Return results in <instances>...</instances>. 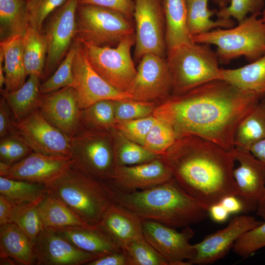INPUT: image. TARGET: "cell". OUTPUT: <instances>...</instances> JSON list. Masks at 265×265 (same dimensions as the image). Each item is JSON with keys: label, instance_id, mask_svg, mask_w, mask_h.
Wrapping results in <instances>:
<instances>
[{"label": "cell", "instance_id": "39", "mask_svg": "<svg viewBox=\"0 0 265 265\" xmlns=\"http://www.w3.org/2000/svg\"><path fill=\"white\" fill-rule=\"evenodd\" d=\"M124 249L128 255L129 265H169L145 238L131 241Z\"/></svg>", "mask_w": 265, "mask_h": 265}, {"label": "cell", "instance_id": "54", "mask_svg": "<svg viewBox=\"0 0 265 265\" xmlns=\"http://www.w3.org/2000/svg\"><path fill=\"white\" fill-rule=\"evenodd\" d=\"M256 212L258 215L265 220V188L258 202Z\"/></svg>", "mask_w": 265, "mask_h": 265}, {"label": "cell", "instance_id": "30", "mask_svg": "<svg viewBox=\"0 0 265 265\" xmlns=\"http://www.w3.org/2000/svg\"><path fill=\"white\" fill-rule=\"evenodd\" d=\"M265 138V99L238 125L235 132V148L250 151L253 144Z\"/></svg>", "mask_w": 265, "mask_h": 265}, {"label": "cell", "instance_id": "42", "mask_svg": "<svg viewBox=\"0 0 265 265\" xmlns=\"http://www.w3.org/2000/svg\"><path fill=\"white\" fill-rule=\"evenodd\" d=\"M265 4L264 0H230L229 5L216 10L217 19H236L242 22L248 14L260 15Z\"/></svg>", "mask_w": 265, "mask_h": 265}, {"label": "cell", "instance_id": "41", "mask_svg": "<svg viewBox=\"0 0 265 265\" xmlns=\"http://www.w3.org/2000/svg\"><path fill=\"white\" fill-rule=\"evenodd\" d=\"M157 106L155 103L132 99L114 101L116 122L136 119L152 115Z\"/></svg>", "mask_w": 265, "mask_h": 265}, {"label": "cell", "instance_id": "21", "mask_svg": "<svg viewBox=\"0 0 265 265\" xmlns=\"http://www.w3.org/2000/svg\"><path fill=\"white\" fill-rule=\"evenodd\" d=\"M96 227L119 249H124L131 241L144 238L143 220L113 201Z\"/></svg>", "mask_w": 265, "mask_h": 265}, {"label": "cell", "instance_id": "6", "mask_svg": "<svg viewBox=\"0 0 265 265\" xmlns=\"http://www.w3.org/2000/svg\"><path fill=\"white\" fill-rule=\"evenodd\" d=\"M259 15L246 17L237 26L218 28L193 37L195 43L213 45L220 63L243 56L254 61L265 54V25Z\"/></svg>", "mask_w": 265, "mask_h": 265}, {"label": "cell", "instance_id": "45", "mask_svg": "<svg viewBox=\"0 0 265 265\" xmlns=\"http://www.w3.org/2000/svg\"><path fill=\"white\" fill-rule=\"evenodd\" d=\"M67 0H28L26 1L29 26L42 32L43 24L53 12Z\"/></svg>", "mask_w": 265, "mask_h": 265}, {"label": "cell", "instance_id": "18", "mask_svg": "<svg viewBox=\"0 0 265 265\" xmlns=\"http://www.w3.org/2000/svg\"><path fill=\"white\" fill-rule=\"evenodd\" d=\"M240 165L234 169L233 176L238 192L236 195L242 206L243 213L256 211L265 188V164L250 151L234 148L230 152Z\"/></svg>", "mask_w": 265, "mask_h": 265}, {"label": "cell", "instance_id": "49", "mask_svg": "<svg viewBox=\"0 0 265 265\" xmlns=\"http://www.w3.org/2000/svg\"><path fill=\"white\" fill-rule=\"evenodd\" d=\"M87 265H129L128 255L124 249L106 255L88 263Z\"/></svg>", "mask_w": 265, "mask_h": 265}, {"label": "cell", "instance_id": "51", "mask_svg": "<svg viewBox=\"0 0 265 265\" xmlns=\"http://www.w3.org/2000/svg\"><path fill=\"white\" fill-rule=\"evenodd\" d=\"M208 212L212 219L217 223L225 221L230 214L220 202L212 205L210 208Z\"/></svg>", "mask_w": 265, "mask_h": 265}, {"label": "cell", "instance_id": "22", "mask_svg": "<svg viewBox=\"0 0 265 265\" xmlns=\"http://www.w3.org/2000/svg\"><path fill=\"white\" fill-rule=\"evenodd\" d=\"M73 161L70 157L33 152L10 165L4 177L45 185L60 174Z\"/></svg>", "mask_w": 265, "mask_h": 265}, {"label": "cell", "instance_id": "33", "mask_svg": "<svg viewBox=\"0 0 265 265\" xmlns=\"http://www.w3.org/2000/svg\"><path fill=\"white\" fill-rule=\"evenodd\" d=\"M23 45L27 76L33 75L42 80L48 53L45 34L29 26L23 37Z\"/></svg>", "mask_w": 265, "mask_h": 265}, {"label": "cell", "instance_id": "37", "mask_svg": "<svg viewBox=\"0 0 265 265\" xmlns=\"http://www.w3.org/2000/svg\"><path fill=\"white\" fill-rule=\"evenodd\" d=\"M75 51L74 41L68 53L54 72L40 85L42 94L66 87H74L73 62Z\"/></svg>", "mask_w": 265, "mask_h": 265}, {"label": "cell", "instance_id": "14", "mask_svg": "<svg viewBox=\"0 0 265 265\" xmlns=\"http://www.w3.org/2000/svg\"><path fill=\"white\" fill-rule=\"evenodd\" d=\"M145 239L168 263L169 265H190L195 256V249L190 243L194 232L189 226L181 232L160 223L143 221Z\"/></svg>", "mask_w": 265, "mask_h": 265}, {"label": "cell", "instance_id": "8", "mask_svg": "<svg viewBox=\"0 0 265 265\" xmlns=\"http://www.w3.org/2000/svg\"><path fill=\"white\" fill-rule=\"evenodd\" d=\"M69 140L71 157L78 167L101 181L112 177L115 164L110 131L82 129Z\"/></svg>", "mask_w": 265, "mask_h": 265}, {"label": "cell", "instance_id": "34", "mask_svg": "<svg viewBox=\"0 0 265 265\" xmlns=\"http://www.w3.org/2000/svg\"><path fill=\"white\" fill-rule=\"evenodd\" d=\"M47 191L44 184L0 177V195L16 206L38 204Z\"/></svg>", "mask_w": 265, "mask_h": 265}, {"label": "cell", "instance_id": "43", "mask_svg": "<svg viewBox=\"0 0 265 265\" xmlns=\"http://www.w3.org/2000/svg\"><path fill=\"white\" fill-rule=\"evenodd\" d=\"M157 120L152 115L136 119L116 121L113 128L129 140L142 145L146 136Z\"/></svg>", "mask_w": 265, "mask_h": 265}, {"label": "cell", "instance_id": "17", "mask_svg": "<svg viewBox=\"0 0 265 265\" xmlns=\"http://www.w3.org/2000/svg\"><path fill=\"white\" fill-rule=\"evenodd\" d=\"M262 222L246 214L233 217L225 228L193 244L196 253L190 264L208 265L224 258L239 237Z\"/></svg>", "mask_w": 265, "mask_h": 265}, {"label": "cell", "instance_id": "32", "mask_svg": "<svg viewBox=\"0 0 265 265\" xmlns=\"http://www.w3.org/2000/svg\"><path fill=\"white\" fill-rule=\"evenodd\" d=\"M25 83L12 92L0 90L1 95L9 104L16 120L27 115L37 109L40 101V80L39 77L30 75Z\"/></svg>", "mask_w": 265, "mask_h": 265}, {"label": "cell", "instance_id": "27", "mask_svg": "<svg viewBox=\"0 0 265 265\" xmlns=\"http://www.w3.org/2000/svg\"><path fill=\"white\" fill-rule=\"evenodd\" d=\"M221 80L265 99V54L241 67L221 69Z\"/></svg>", "mask_w": 265, "mask_h": 265}, {"label": "cell", "instance_id": "29", "mask_svg": "<svg viewBox=\"0 0 265 265\" xmlns=\"http://www.w3.org/2000/svg\"><path fill=\"white\" fill-rule=\"evenodd\" d=\"M29 26L26 0H0V42L24 37Z\"/></svg>", "mask_w": 265, "mask_h": 265}, {"label": "cell", "instance_id": "35", "mask_svg": "<svg viewBox=\"0 0 265 265\" xmlns=\"http://www.w3.org/2000/svg\"><path fill=\"white\" fill-rule=\"evenodd\" d=\"M110 132L114 143L115 167L147 163L160 156L129 140L114 128Z\"/></svg>", "mask_w": 265, "mask_h": 265}, {"label": "cell", "instance_id": "19", "mask_svg": "<svg viewBox=\"0 0 265 265\" xmlns=\"http://www.w3.org/2000/svg\"><path fill=\"white\" fill-rule=\"evenodd\" d=\"M172 178L167 165L160 156L147 163L116 166L112 177L103 181L113 189L131 193L153 187Z\"/></svg>", "mask_w": 265, "mask_h": 265}, {"label": "cell", "instance_id": "56", "mask_svg": "<svg viewBox=\"0 0 265 265\" xmlns=\"http://www.w3.org/2000/svg\"><path fill=\"white\" fill-rule=\"evenodd\" d=\"M263 22L265 25V7H264L262 12V18H261Z\"/></svg>", "mask_w": 265, "mask_h": 265}, {"label": "cell", "instance_id": "13", "mask_svg": "<svg viewBox=\"0 0 265 265\" xmlns=\"http://www.w3.org/2000/svg\"><path fill=\"white\" fill-rule=\"evenodd\" d=\"M134 55L138 59L153 53L164 57L166 45L159 0H134Z\"/></svg>", "mask_w": 265, "mask_h": 265}, {"label": "cell", "instance_id": "23", "mask_svg": "<svg viewBox=\"0 0 265 265\" xmlns=\"http://www.w3.org/2000/svg\"><path fill=\"white\" fill-rule=\"evenodd\" d=\"M5 258L20 265H36L33 242L14 223L0 227V258Z\"/></svg>", "mask_w": 265, "mask_h": 265}, {"label": "cell", "instance_id": "16", "mask_svg": "<svg viewBox=\"0 0 265 265\" xmlns=\"http://www.w3.org/2000/svg\"><path fill=\"white\" fill-rule=\"evenodd\" d=\"M37 109L48 122L69 139L83 129L81 109L73 87L41 94Z\"/></svg>", "mask_w": 265, "mask_h": 265}, {"label": "cell", "instance_id": "26", "mask_svg": "<svg viewBox=\"0 0 265 265\" xmlns=\"http://www.w3.org/2000/svg\"><path fill=\"white\" fill-rule=\"evenodd\" d=\"M53 229L77 247L87 252L103 256L122 249L114 245L96 226Z\"/></svg>", "mask_w": 265, "mask_h": 265}, {"label": "cell", "instance_id": "44", "mask_svg": "<svg viewBox=\"0 0 265 265\" xmlns=\"http://www.w3.org/2000/svg\"><path fill=\"white\" fill-rule=\"evenodd\" d=\"M265 247V222L248 231L235 242L233 250L237 255L247 257Z\"/></svg>", "mask_w": 265, "mask_h": 265}, {"label": "cell", "instance_id": "24", "mask_svg": "<svg viewBox=\"0 0 265 265\" xmlns=\"http://www.w3.org/2000/svg\"><path fill=\"white\" fill-rule=\"evenodd\" d=\"M167 51L194 42L187 24L186 0H163Z\"/></svg>", "mask_w": 265, "mask_h": 265}, {"label": "cell", "instance_id": "7", "mask_svg": "<svg viewBox=\"0 0 265 265\" xmlns=\"http://www.w3.org/2000/svg\"><path fill=\"white\" fill-rule=\"evenodd\" d=\"M76 19L75 39L96 46L115 47L135 33L129 18L106 7L79 4Z\"/></svg>", "mask_w": 265, "mask_h": 265}, {"label": "cell", "instance_id": "47", "mask_svg": "<svg viewBox=\"0 0 265 265\" xmlns=\"http://www.w3.org/2000/svg\"><path fill=\"white\" fill-rule=\"evenodd\" d=\"M15 121L9 104L5 98L1 96L0 100V138L18 132L15 126Z\"/></svg>", "mask_w": 265, "mask_h": 265}, {"label": "cell", "instance_id": "53", "mask_svg": "<svg viewBox=\"0 0 265 265\" xmlns=\"http://www.w3.org/2000/svg\"><path fill=\"white\" fill-rule=\"evenodd\" d=\"M250 152L256 159L265 164V138L253 144Z\"/></svg>", "mask_w": 265, "mask_h": 265}, {"label": "cell", "instance_id": "38", "mask_svg": "<svg viewBox=\"0 0 265 265\" xmlns=\"http://www.w3.org/2000/svg\"><path fill=\"white\" fill-rule=\"evenodd\" d=\"M177 138L176 133L170 124L157 119L146 136L142 146L151 152L161 156Z\"/></svg>", "mask_w": 265, "mask_h": 265}, {"label": "cell", "instance_id": "36", "mask_svg": "<svg viewBox=\"0 0 265 265\" xmlns=\"http://www.w3.org/2000/svg\"><path fill=\"white\" fill-rule=\"evenodd\" d=\"M81 120L83 129L109 131L116 123L114 101H100L81 109Z\"/></svg>", "mask_w": 265, "mask_h": 265}, {"label": "cell", "instance_id": "57", "mask_svg": "<svg viewBox=\"0 0 265 265\" xmlns=\"http://www.w3.org/2000/svg\"><path fill=\"white\" fill-rule=\"evenodd\" d=\"M26 0L27 1V0Z\"/></svg>", "mask_w": 265, "mask_h": 265}, {"label": "cell", "instance_id": "25", "mask_svg": "<svg viewBox=\"0 0 265 265\" xmlns=\"http://www.w3.org/2000/svg\"><path fill=\"white\" fill-rule=\"evenodd\" d=\"M3 54L5 89L14 91L26 82V73L24 59L23 37L16 36L0 42Z\"/></svg>", "mask_w": 265, "mask_h": 265}, {"label": "cell", "instance_id": "4", "mask_svg": "<svg viewBox=\"0 0 265 265\" xmlns=\"http://www.w3.org/2000/svg\"><path fill=\"white\" fill-rule=\"evenodd\" d=\"M45 185L90 227L99 223L113 202L104 182L78 167L74 161Z\"/></svg>", "mask_w": 265, "mask_h": 265}, {"label": "cell", "instance_id": "46", "mask_svg": "<svg viewBox=\"0 0 265 265\" xmlns=\"http://www.w3.org/2000/svg\"><path fill=\"white\" fill-rule=\"evenodd\" d=\"M0 140L5 143L7 147V155L2 162L10 165L20 161L33 152L18 132L0 138Z\"/></svg>", "mask_w": 265, "mask_h": 265}, {"label": "cell", "instance_id": "1", "mask_svg": "<svg viewBox=\"0 0 265 265\" xmlns=\"http://www.w3.org/2000/svg\"><path fill=\"white\" fill-rule=\"evenodd\" d=\"M261 99L223 80H215L157 106L153 115L170 124L177 138L192 135L212 141L231 152L240 121Z\"/></svg>", "mask_w": 265, "mask_h": 265}, {"label": "cell", "instance_id": "50", "mask_svg": "<svg viewBox=\"0 0 265 265\" xmlns=\"http://www.w3.org/2000/svg\"><path fill=\"white\" fill-rule=\"evenodd\" d=\"M15 205L0 195V226L12 223Z\"/></svg>", "mask_w": 265, "mask_h": 265}, {"label": "cell", "instance_id": "12", "mask_svg": "<svg viewBox=\"0 0 265 265\" xmlns=\"http://www.w3.org/2000/svg\"><path fill=\"white\" fill-rule=\"evenodd\" d=\"M126 93L132 100L155 103L171 96V77L164 57L153 53L144 55Z\"/></svg>", "mask_w": 265, "mask_h": 265}, {"label": "cell", "instance_id": "55", "mask_svg": "<svg viewBox=\"0 0 265 265\" xmlns=\"http://www.w3.org/2000/svg\"><path fill=\"white\" fill-rule=\"evenodd\" d=\"M213 1L218 6L219 9H221L227 6L230 0H213Z\"/></svg>", "mask_w": 265, "mask_h": 265}, {"label": "cell", "instance_id": "20", "mask_svg": "<svg viewBox=\"0 0 265 265\" xmlns=\"http://www.w3.org/2000/svg\"><path fill=\"white\" fill-rule=\"evenodd\" d=\"M36 265H81L101 257L84 251L53 229L44 228L34 242Z\"/></svg>", "mask_w": 265, "mask_h": 265}, {"label": "cell", "instance_id": "2", "mask_svg": "<svg viewBox=\"0 0 265 265\" xmlns=\"http://www.w3.org/2000/svg\"><path fill=\"white\" fill-rule=\"evenodd\" d=\"M161 156L180 186L208 211L224 197L237 195L235 159L219 145L187 135L178 137Z\"/></svg>", "mask_w": 265, "mask_h": 265}, {"label": "cell", "instance_id": "40", "mask_svg": "<svg viewBox=\"0 0 265 265\" xmlns=\"http://www.w3.org/2000/svg\"><path fill=\"white\" fill-rule=\"evenodd\" d=\"M37 205L29 204L16 206L13 222L34 242L40 232L44 229L39 216Z\"/></svg>", "mask_w": 265, "mask_h": 265}, {"label": "cell", "instance_id": "28", "mask_svg": "<svg viewBox=\"0 0 265 265\" xmlns=\"http://www.w3.org/2000/svg\"><path fill=\"white\" fill-rule=\"evenodd\" d=\"M37 209L44 228L89 226L58 198L48 190L37 205Z\"/></svg>", "mask_w": 265, "mask_h": 265}, {"label": "cell", "instance_id": "3", "mask_svg": "<svg viewBox=\"0 0 265 265\" xmlns=\"http://www.w3.org/2000/svg\"><path fill=\"white\" fill-rule=\"evenodd\" d=\"M106 186L114 202L132 211L143 221H154L176 229L199 223L209 215L208 211L173 178L153 187L131 193Z\"/></svg>", "mask_w": 265, "mask_h": 265}, {"label": "cell", "instance_id": "9", "mask_svg": "<svg viewBox=\"0 0 265 265\" xmlns=\"http://www.w3.org/2000/svg\"><path fill=\"white\" fill-rule=\"evenodd\" d=\"M80 41L93 69L113 87L126 93L137 72L131 56V49L135 44V33L112 47Z\"/></svg>", "mask_w": 265, "mask_h": 265}, {"label": "cell", "instance_id": "10", "mask_svg": "<svg viewBox=\"0 0 265 265\" xmlns=\"http://www.w3.org/2000/svg\"><path fill=\"white\" fill-rule=\"evenodd\" d=\"M78 0H67L56 9L44 31L48 53L42 80L54 72L68 53L76 36Z\"/></svg>", "mask_w": 265, "mask_h": 265}, {"label": "cell", "instance_id": "15", "mask_svg": "<svg viewBox=\"0 0 265 265\" xmlns=\"http://www.w3.org/2000/svg\"><path fill=\"white\" fill-rule=\"evenodd\" d=\"M15 126L33 152L71 157L69 139L48 122L38 109L16 120Z\"/></svg>", "mask_w": 265, "mask_h": 265}, {"label": "cell", "instance_id": "31", "mask_svg": "<svg viewBox=\"0 0 265 265\" xmlns=\"http://www.w3.org/2000/svg\"><path fill=\"white\" fill-rule=\"evenodd\" d=\"M186 1L188 27L192 38L216 28H231L236 24L232 19L212 20L211 17L215 15L216 10L209 8V0H186Z\"/></svg>", "mask_w": 265, "mask_h": 265}, {"label": "cell", "instance_id": "5", "mask_svg": "<svg viewBox=\"0 0 265 265\" xmlns=\"http://www.w3.org/2000/svg\"><path fill=\"white\" fill-rule=\"evenodd\" d=\"M171 95L184 94L205 83L221 80V69L210 45L193 42L167 51Z\"/></svg>", "mask_w": 265, "mask_h": 265}, {"label": "cell", "instance_id": "52", "mask_svg": "<svg viewBox=\"0 0 265 265\" xmlns=\"http://www.w3.org/2000/svg\"><path fill=\"white\" fill-rule=\"evenodd\" d=\"M220 203L230 214L242 211L241 203L236 195H230L222 199Z\"/></svg>", "mask_w": 265, "mask_h": 265}, {"label": "cell", "instance_id": "48", "mask_svg": "<svg viewBox=\"0 0 265 265\" xmlns=\"http://www.w3.org/2000/svg\"><path fill=\"white\" fill-rule=\"evenodd\" d=\"M78 3L109 8L123 14L128 18L133 15L134 2L132 0H78Z\"/></svg>", "mask_w": 265, "mask_h": 265}, {"label": "cell", "instance_id": "11", "mask_svg": "<svg viewBox=\"0 0 265 265\" xmlns=\"http://www.w3.org/2000/svg\"><path fill=\"white\" fill-rule=\"evenodd\" d=\"M75 51L73 72L79 105L84 109L100 101L132 99L128 94L120 91L106 82L91 67L81 42L75 39Z\"/></svg>", "mask_w": 265, "mask_h": 265}]
</instances>
